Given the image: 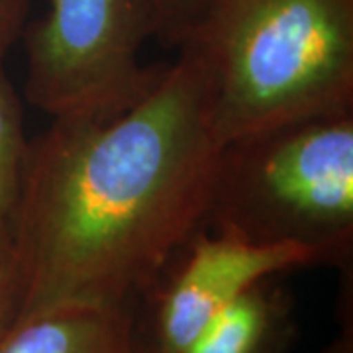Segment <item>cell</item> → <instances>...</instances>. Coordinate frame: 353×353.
I'll return each mask as SVG.
<instances>
[{
	"instance_id": "obj_6",
	"label": "cell",
	"mask_w": 353,
	"mask_h": 353,
	"mask_svg": "<svg viewBox=\"0 0 353 353\" xmlns=\"http://www.w3.org/2000/svg\"><path fill=\"white\" fill-rule=\"evenodd\" d=\"M0 353H138L134 310L71 304L30 314L6 332Z\"/></svg>"
},
{
	"instance_id": "obj_9",
	"label": "cell",
	"mask_w": 353,
	"mask_h": 353,
	"mask_svg": "<svg viewBox=\"0 0 353 353\" xmlns=\"http://www.w3.org/2000/svg\"><path fill=\"white\" fill-rule=\"evenodd\" d=\"M24 303V277L10 230H0V340L16 324Z\"/></svg>"
},
{
	"instance_id": "obj_13",
	"label": "cell",
	"mask_w": 353,
	"mask_h": 353,
	"mask_svg": "<svg viewBox=\"0 0 353 353\" xmlns=\"http://www.w3.org/2000/svg\"><path fill=\"white\" fill-rule=\"evenodd\" d=\"M138 353H157V352L153 350L152 345H148L145 341L141 340V338H139V334H138Z\"/></svg>"
},
{
	"instance_id": "obj_2",
	"label": "cell",
	"mask_w": 353,
	"mask_h": 353,
	"mask_svg": "<svg viewBox=\"0 0 353 353\" xmlns=\"http://www.w3.org/2000/svg\"><path fill=\"white\" fill-rule=\"evenodd\" d=\"M179 46L210 71L220 143L353 108V0H204Z\"/></svg>"
},
{
	"instance_id": "obj_5",
	"label": "cell",
	"mask_w": 353,
	"mask_h": 353,
	"mask_svg": "<svg viewBox=\"0 0 353 353\" xmlns=\"http://www.w3.org/2000/svg\"><path fill=\"white\" fill-rule=\"evenodd\" d=\"M153 316V332L141 338L157 353H183L222 308L269 277L324 265L320 255L290 243H252L201 230L183 250Z\"/></svg>"
},
{
	"instance_id": "obj_12",
	"label": "cell",
	"mask_w": 353,
	"mask_h": 353,
	"mask_svg": "<svg viewBox=\"0 0 353 353\" xmlns=\"http://www.w3.org/2000/svg\"><path fill=\"white\" fill-rule=\"evenodd\" d=\"M322 353H353V324L352 314L347 316V324L343 322L341 334L332 341V345L326 347Z\"/></svg>"
},
{
	"instance_id": "obj_8",
	"label": "cell",
	"mask_w": 353,
	"mask_h": 353,
	"mask_svg": "<svg viewBox=\"0 0 353 353\" xmlns=\"http://www.w3.org/2000/svg\"><path fill=\"white\" fill-rule=\"evenodd\" d=\"M22 114L20 97L0 65V230H10L24 181L30 141Z\"/></svg>"
},
{
	"instance_id": "obj_1",
	"label": "cell",
	"mask_w": 353,
	"mask_h": 353,
	"mask_svg": "<svg viewBox=\"0 0 353 353\" xmlns=\"http://www.w3.org/2000/svg\"><path fill=\"white\" fill-rule=\"evenodd\" d=\"M179 50L120 108L51 118L30 143L10 224L20 318L132 308L204 230L222 145L214 88L201 55Z\"/></svg>"
},
{
	"instance_id": "obj_4",
	"label": "cell",
	"mask_w": 353,
	"mask_h": 353,
	"mask_svg": "<svg viewBox=\"0 0 353 353\" xmlns=\"http://www.w3.org/2000/svg\"><path fill=\"white\" fill-rule=\"evenodd\" d=\"M150 38L148 0H50L24 30L26 99L51 118L120 108L152 77L139 63Z\"/></svg>"
},
{
	"instance_id": "obj_7",
	"label": "cell",
	"mask_w": 353,
	"mask_h": 353,
	"mask_svg": "<svg viewBox=\"0 0 353 353\" xmlns=\"http://www.w3.org/2000/svg\"><path fill=\"white\" fill-rule=\"evenodd\" d=\"M292 338L289 296L261 281L222 308L183 353H289Z\"/></svg>"
},
{
	"instance_id": "obj_10",
	"label": "cell",
	"mask_w": 353,
	"mask_h": 353,
	"mask_svg": "<svg viewBox=\"0 0 353 353\" xmlns=\"http://www.w3.org/2000/svg\"><path fill=\"white\" fill-rule=\"evenodd\" d=\"M155 24V38L179 46L194 18L201 12L204 0H148Z\"/></svg>"
},
{
	"instance_id": "obj_11",
	"label": "cell",
	"mask_w": 353,
	"mask_h": 353,
	"mask_svg": "<svg viewBox=\"0 0 353 353\" xmlns=\"http://www.w3.org/2000/svg\"><path fill=\"white\" fill-rule=\"evenodd\" d=\"M32 0H0V65L18 39L24 36Z\"/></svg>"
},
{
	"instance_id": "obj_3",
	"label": "cell",
	"mask_w": 353,
	"mask_h": 353,
	"mask_svg": "<svg viewBox=\"0 0 353 353\" xmlns=\"http://www.w3.org/2000/svg\"><path fill=\"white\" fill-rule=\"evenodd\" d=\"M204 230L290 243L345 267L353 255V108L224 141Z\"/></svg>"
}]
</instances>
